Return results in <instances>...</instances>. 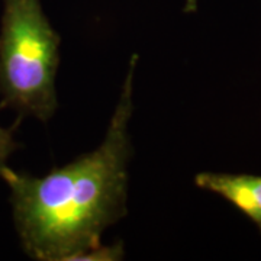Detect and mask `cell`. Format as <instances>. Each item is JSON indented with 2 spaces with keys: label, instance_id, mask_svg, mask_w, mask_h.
I'll return each mask as SVG.
<instances>
[{
  "label": "cell",
  "instance_id": "3",
  "mask_svg": "<svg viewBox=\"0 0 261 261\" xmlns=\"http://www.w3.org/2000/svg\"><path fill=\"white\" fill-rule=\"evenodd\" d=\"M196 186L216 193L244 214L261 232V176L232 173H199Z\"/></svg>",
  "mask_w": 261,
  "mask_h": 261
},
{
  "label": "cell",
  "instance_id": "2",
  "mask_svg": "<svg viewBox=\"0 0 261 261\" xmlns=\"http://www.w3.org/2000/svg\"><path fill=\"white\" fill-rule=\"evenodd\" d=\"M61 37L41 0H3L0 25V108L47 122L56 112Z\"/></svg>",
  "mask_w": 261,
  "mask_h": 261
},
{
  "label": "cell",
  "instance_id": "4",
  "mask_svg": "<svg viewBox=\"0 0 261 261\" xmlns=\"http://www.w3.org/2000/svg\"><path fill=\"white\" fill-rule=\"evenodd\" d=\"M18 142L13 138V129H5L0 126V174L6 167V161L19 148Z\"/></svg>",
  "mask_w": 261,
  "mask_h": 261
},
{
  "label": "cell",
  "instance_id": "1",
  "mask_svg": "<svg viewBox=\"0 0 261 261\" xmlns=\"http://www.w3.org/2000/svg\"><path fill=\"white\" fill-rule=\"evenodd\" d=\"M134 54L108 134L99 148L42 177L5 167L23 251L39 261L118 260L122 244L103 247V231L126 215Z\"/></svg>",
  "mask_w": 261,
  "mask_h": 261
},
{
  "label": "cell",
  "instance_id": "5",
  "mask_svg": "<svg viewBox=\"0 0 261 261\" xmlns=\"http://www.w3.org/2000/svg\"><path fill=\"white\" fill-rule=\"evenodd\" d=\"M196 9H197V0H186V5H185V12L186 13L196 12Z\"/></svg>",
  "mask_w": 261,
  "mask_h": 261
}]
</instances>
